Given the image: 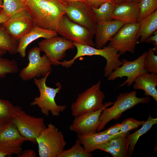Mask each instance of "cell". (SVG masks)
Instances as JSON below:
<instances>
[{
    "label": "cell",
    "mask_w": 157,
    "mask_h": 157,
    "mask_svg": "<svg viewBox=\"0 0 157 157\" xmlns=\"http://www.w3.org/2000/svg\"><path fill=\"white\" fill-rule=\"evenodd\" d=\"M24 3L35 26L57 32L67 3L60 0H26Z\"/></svg>",
    "instance_id": "obj_1"
},
{
    "label": "cell",
    "mask_w": 157,
    "mask_h": 157,
    "mask_svg": "<svg viewBox=\"0 0 157 157\" xmlns=\"http://www.w3.org/2000/svg\"><path fill=\"white\" fill-rule=\"evenodd\" d=\"M51 73H49L45 76L40 78L33 79L34 83L39 90L40 96L35 98L30 105L37 106L42 113L47 116L50 112L53 116H58L60 113L65 110L66 106L65 105H58L55 101L56 95L62 88L61 83H57L56 88L48 86L46 85V80Z\"/></svg>",
    "instance_id": "obj_2"
},
{
    "label": "cell",
    "mask_w": 157,
    "mask_h": 157,
    "mask_svg": "<svg viewBox=\"0 0 157 157\" xmlns=\"http://www.w3.org/2000/svg\"><path fill=\"white\" fill-rule=\"evenodd\" d=\"M135 90L120 94L117 97L112 106L104 109L100 115L98 132L103 129L106 125L113 119H119L122 113L140 104H149L150 98L149 96L139 97Z\"/></svg>",
    "instance_id": "obj_3"
},
{
    "label": "cell",
    "mask_w": 157,
    "mask_h": 157,
    "mask_svg": "<svg viewBox=\"0 0 157 157\" xmlns=\"http://www.w3.org/2000/svg\"><path fill=\"white\" fill-rule=\"evenodd\" d=\"M77 51L73 58L69 60L60 61L59 65L66 67H71L78 58L84 56H99L106 60L104 69V75L108 77L111 73L122 65V63L119 58L121 55L113 49L108 45L99 49L92 46L83 45L74 42Z\"/></svg>",
    "instance_id": "obj_4"
},
{
    "label": "cell",
    "mask_w": 157,
    "mask_h": 157,
    "mask_svg": "<svg viewBox=\"0 0 157 157\" xmlns=\"http://www.w3.org/2000/svg\"><path fill=\"white\" fill-rule=\"evenodd\" d=\"M36 140L40 157H58L67 144L62 132L51 123L41 132Z\"/></svg>",
    "instance_id": "obj_5"
},
{
    "label": "cell",
    "mask_w": 157,
    "mask_h": 157,
    "mask_svg": "<svg viewBox=\"0 0 157 157\" xmlns=\"http://www.w3.org/2000/svg\"><path fill=\"white\" fill-rule=\"evenodd\" d=\"M101 81L79 94L71 105L72 115L74 117L86 113L94 112L104 106L105 95L101 90Z\"/></svg>",
    "instance_id": "obj_6"
},
{
    "label": "cell",
    "mask_w": 157,
    "mask_h": 157,
    "mask_svg": "<svg viewBox=\"0 0 157 157\" xmlns=\"http://www.w3.org/2000/svg\"><path fill=\"white\" fill-rule=\"evenodd\" d=\"M41 51L38 47H35L28 51V63L19 74L23 81L44 77L52 71L51 62L45 54L40 56Z\"/></svg>",
    "instance_id": "obj_7"
},
{
    "label": "cell",
    "mask_w": 157,
    "mask_h": 157,
    "mask_svg": "<svg viewBox=\"0 0 157 157\" xmlns=\"http://www.w3.org/2000/svg\"><path fill=\"white\" fill-rule=\"evenodd\" d=\"M139 27L138 22L124 24L110 41L108 45L121 55L127 51L135 53L136 45L139 42Z\"/></svg>",
    "instance_id": "obj_8"
},
{
    "label": "cell",
    "mask_w": 157,
    "mask_h": 157,
    "mask_svg": "<svg viewBox=\"0 0 157 157\" xmlns=\"http://www.w3.org/2000/svg\"><path fill=\"white\" fill-rule=\"evenodd\" d=\"M12 122L27 141L35 143H37L36 138L46 127L43 118L31 116L22 109L16 113Z\"/></svg>",
    "instance_id": "obj_9"
},
{
    "label": "cell",
    "mask_w": 157,
    "mask_h": 157,
    "mask_svg": "<svg viewBox=\"0 0 157 157\" xmlns=\"http://www.w3.org/2000/svg\"><path fill=\"white\" fill-rule=\"evenodd\" d=\"M57 32L73 42L95 47L93 40L95 34L72 21L66 14L60 20Z\"/></svg>",
    "instance_id": "obj_10"
},
{
    "label": "cell",
    "mask_w": 157,
    "mask_h": 157,
    "mask_svg": "<svg viewBox=\"0 0 157 157\" xmlns=\"http://www.w3.org/2000/svg\"><path fill=\"white\" fill-rule=\"evenodd\" d=\"M65 9L66 15L70 20L95 34L97 22L90 5L85 2L69 3Z\"/></svg>",
    "instance_id": "obj_11"
},
{
    "label": "cell",
    "mask_w": 157,
    "mask_h": 157,
    "mask_svg": "<svg viewBox=\"0 0 157 157\" xmlns=\"http://www.w3.org/2000/svg\"><path fill=\"white\" fill-rule=\"evenodd\" d=\"M27 141L12 122L0 125V151L10 156H18L22 153V146Z\"/></svg>",
    "instance_id": "obj_12"
},
{
    "label": "cell",
    "mask_w": 157,
    "mask_h": 157,
    "mask_svg": "<svg viewBox=\"0 0 157 157\" xmlns=\"http://www.w3.org/2000/svg\"><path fill=\"white\" fill-rule=\"evenodd\" d=\"M147 52V51L144 52L138 58L133 61H129L126 59L122 60V65L114 70L108 76V81H112L117 78H122L126 76L127 77L126 80L118 87L125 85L128 86H131L138 76L147 72L144 65V60Z\"/></svg>",
    "instance_id": "obj_13"
},
{
    "label": "cell",
    "mask_w": 157,
    "mask_h": 157,
    "mask_svg": "<svg viewBox=\"0 0 157 157\" xmlns=\"http://www.w3.org/2000/svg\"><path fill=\"white\" fill-rule=\"evenodd\" d=\"M41 51L51 62L52 65H59V62L66 56V51L74 49L73 42L62 37L58 36L45 39L38 43Z\"/></svg>",
    "instance_id": "obj_14"
},
{
    "label": "cell",
    "mask_w": 157,
    "mask_h": 157,
    "mask_svg": "<svg viewBox=\"0 0 157 157\" xmlns=\"http://www.w3.org/2000/svg\"><path fill=\"white\" fill-rule=\"evenodd\" d=\"M8 33L18 41L31 31L35 25L26 8L13 15L2 24Z\"/></svg>",
    "instance_id": "obj_15"
},
{
    "label": "cell",
    "mask_w": 157,
    "mask_h": 157,
    "mask_svg": "<svg viewBox=\"0 0 157 157\" xmlns=\"http://www.w3.org/2000/svg\"><path fill=\"white\" fill-rule=\"evenodd\" d=\"M114 102H106L104 106L97 110L86 113L74 117L69 129L77 134L92 133L96 132L99 125V118L105 108L112 105Z\"/></svg>",
    "instance_id": "obj_16"
},
{
    "label": "cell",
    "mask_w": 157,
    "mask_h": 157,
    "mask_svg": "<svg viewBox=\"0 0 157 157\" xmlns=\"http://www.w3.org/2000/svg\"><path fill=\"white\" fill-rule=\"evenodd\" d=\"M140 3L126 0L116 3L113 13V20L121 21L124 24L138 22Z\"/></svg>",
    "instance_id": "obj_17"
},
{
    "label": "cell",
    "mask_w": 157,
    "mask_h": 157,
    "mask_svg": "<svg viewBox=\"0 0 157 157\" xmlns=\"http://www.w3.org/2000/svg\"><path fill=\"white\" fill-rule=\"evenodd\" d=\"M125 24L115 20L97 23L95 33V47L102 48L110 41L120 28Z\"/></svg>",
    "instance_id": "obj_18"
},
{
    "label": "cell",
    "mask_w": 157,
    "mask_h": 157,
    "mask_svg": "<svg viewBox=\"0 0 157 157\" xmlns=\"http://www.w3.org/2000/svg\"><path fill=\"white\" fill-rule=\"evenodd\" d=\"M58 35V33L56 31L44 29L35 26L31 31L19 39L17 53L21 57L24 58L26 56L27 47L33 41L40 38H49Z\"/></svg>",
    "instance_id": "obj_19"
},
{
    "label": "cell",
    "mask_w": 157,
    "mask_h": 157,
    "mask_svg": "<svg viewBox=\"0 0 157 157\" xmlns=\"http://www.w3.org/2000/svg\"><path fill=\"white\" fill-rule=\"evenodd\" d=\"M133 88L142 90L147 96H151L157 102V74L143 73L138 76L134 82Z\"/></svg>",
    "instance_id": "obj_20"
},
{
    "label": "cell",
    "mask_w": 157,
    "mask_h": 157,
    "mask_svg": "<svg viewBox=\"0 0 157 157\" xmlns=\"http://www.w3.org/2000/svg\"><path fill=\"white\" fill-rule=\"evenodd\" d=\"M121 133L119 132L117 134L111 135L95 132L92 133L77 134V136L86 150L91 153L98 149L99 147L102 144L118 136Z\"/></svg>",
    "instance_id": "obj_21"
},
{
    "label": "cell",
    "mask_w": 157,
    "mask_h": 157,
    "mask_svg": "<svg viewBox=\"0 0 157 157\" xmlns=\"http://www.w3.org/2000/svg\"><path fill=\"white\" fill-rule=\"evenodd\" d=\"M140 27L138 33L140 37V43L144 42L154 32L157 30V10L138 22Z\"/></svg>",
    "instance_id": "obj_22"
},
{
    "label": "cell",
    "mask_w": 157,
    "mask_h": 157,
    "mask_svg": "<svg viewBox=\"0 0 157 157\" xmlns=\"http://www.w3.org/2000/svg\"><path fill=\"white\" fill-rule=\"evenodd\" d=\"M157 124V119L153 118L150 114L147 120L142 125L140 129L131 134L128 133L127 136L129 141L128 151L130 154H132L135 146L140 136L146 133L151 128L152 126Z\"/></svg>",
    "instance_id": "obj_23"
},
{
    "label": "cell",
    "mask_w": 157,
    "mask_h": 157,
    "mask_svg": "<svg viewBox=\"0 0 157 157\" xmlns=\"http://www.w3.org/2000/svg\"><path fill=\"white\" fill-rule=\"evenodd\" d=\"M115 5L116 3L113 1L106 2L98 7L91 6L95 15L97 23L113 20L112 15Z\"/></svg>",
    "instance_id": "obj_24"
},
{
    "label": "cell",
    "mask_w": 157,
    "mask_h": 157,
    "mask_svg": "<svg viewBox=\"0 0 157 157\" xmlns=\"http://www.w3.org/2000/svg\"><path fill=\"white\" fill-rule=\"evenodd\" d=\"M21 108L14 106L9 101L0 98V125L12 122L14 116Z\"/></svg>",
    "instance_id": "obj_25"
},
{
    "label": "cell",
    "mask_w": 157,
    "mask_h": 157,
    "mask_svg": "<svg viewBox=\"0 0 157 157\" xmlns=\"http://www.w3.org/2000/svg\"><path fill=\"white\" fill-rule=\"evenodd\" d=\"M18 43L7 32L2 24H0V49L10 54L17 53Z\"/></svg>",
    "instance_id": "obj_26"
},
{
    "label": "cell",
    "mask_w": 157,
    "mask_h": 157,
    "mask_svg": "<svg viewBox=\"0 0 157 157\" xmlns=\"http://www.w3.org/2000/svg\"><path fill=\"white\" fill-rule=\"evenodd\" d=\"M129 133V132L122 133L118 136L106 142L109 146L119 152L122 157L127 156L129 143L127 135Z\"/></svg>",
    "instance_id": "obj_27"
},
{
    "label": "cell",
    "mask_w": 157,
    "mask_h": 157,
    "mask_svg": "<svg viewBox=\"0 0 157 157\" xmlns=\"http://www.w3.org/2000/svg\"><path fill=\"white\" fill-rule=\"evenodd\" d=\"M91 153L87 152L77 139L75 144L70 148L64 150L58 157H91Z\"/></svg>",
    "instance_id": "obj_28"
},
{
    "label": "cell",
    "mask_w": 157,
    "mask_h": 157,
    "mask_svg": "<svg viewBox=\"0 0 157 157\" xmlns=\"http://www.w3.org/2000/svg\"><path fill=\"white\" fill-rule=\"evenodd\" d=\"M18 71V65L15 60L0 57V78L4 77L8 74H15Z\"/></svg>",
    "instance_id": "obj_29"
},
{
    "label": "cell",
    "mask_w": 157,
    "mask_h": 157,
    "mask_svg": "<svg viewBox=\"0 0 157 157\" xmlns=\"http://www.w3.org/2000/svg\"><path fill=\"white\" fill-rule=\"evenodd\" d=\"M139 3L140 7L138 22L157 10V0H140Z\"/></svg>",
    "instance_id": "obj_30"
},
{
    "label": "cell",
    "mask_w": 157,
    "mask_h": 157,
    "mask_svg": "<svg viewBox=\"0 0 157 157\" xmlns=\"http://www.w3.org/2000/svg\"><path fill=\"white\" fill-rule=\"evenodd\" d=\"M3 10L9 17L15 13L26 8L21 0H3Z\"/></svg>",
    "instance_id": "obj_31"
},
{
    "label": "cell",
    "mask_w": 157,
    "mask_h": 157,
    "mask_svg": "<svg viewBox=\"0 0 157 157\" xmlns=\"http://www.w3.org/2000/svg\"><path fill=\"white\" fill-rule=\"evenodd\" d=\"M144 65L147 71L157 73V56L155 54L153 48H150L144 60Z\"/></svg>",
    "instance_id": "obj_32"
},
{
    "label": "cell",
    "mask_w": 157,
    "mask_h": 157,
    "mask_svg": "<svg viewBox=\"0 0 157 157\" xmlns=\"http://www.w3.org/2000/svg\"><path fill=\"white\" fill-rule=\"evenodd\" d=\"M145 122L144 121L138 120L131 117L127 118L120 124V132L122 133L129 132L142 125Z\"/></svg>",
    "instance_id": "obj_33"
},
{
    "label": "cell",
    "mask_w": 157,
    "mask_h": 157,
    "mask_svg": "<svg viewBox=\"0 0 157 157\" xmlns=\"http://www.w3.org/2000/svg\"><path fill=\"white\" fill-rule=\"evenodd\" d=\"M98 149L108 152L114 157H122V154L119 152L109 146L106 142L101 144Z\"/></svg>",
    "instance_id": "obj_34"
},
{
    "label": "cell",
    "mask_w": 157,
    "mask_h": 157,
    "mask_svg": "<svg viewBox=\"0 0 157 157\" xmlns=\"http://www.w3.org/2000/svg\"><path fill=\"white\" fill-rule=\"evenodd\" d=\"M120 128V124L117 123L111 126L107 129L101 132H99V133L100 134L114 135L119 133Z\"/></svg>",
    "instance_id": "obj_35"
},
{
    "label": "cell",
    "mask_w": 157,
    "mask_h": 157,
    "mask_svg": "<svg viewBox=\"0 0 157 157\" xmlns=\"http://www.w3.org/2000/svg\"><path fill=\"white\" fill-rule=\"evenodd\" d=\"M144 42L147 44L152 43L154 47L153 49L155 53L157 52V30L150 36Z\"/></svg>",
    "instance_id": "obj_36"
},
{
    "label": "cell",
    "mask_w": 157,
    "mask_h": 157,
    "mask_svg": "<svg viewBox=\"0 0 157 157\" xmlns=\"http://www.w3.org/2000/svg\"><path fill=\"white\" fill-rule=\"evenodd\" d=\"M86 2L91 6L98 7L102 3L106 2L113 1L111 0H85Z\"/></svg>",
    "instance_id": "obj_37"
},
{
    "label": "cell",
    "mask_w": 157,
    "mask_h": 157,
    "mask_svg": "<svg viewBox=\"0 0 157 157\" xmlns=\"http://www.w3.org/2000/svg\"><path fill=\"white\" fill-rule=\"evenodd\" d=\"M19 157H35L36 156L35 152L33 150H26L23 151L18 156Z\"/></svg>",
    "instance_id": "obj_38"
},
{
    "label": "cell",
    "mask_w": 157,
    "mask_h": 157,
    "mask_svg": "<svg viewBox=\"0 0 157 157\" xmlns=\"http://www.w3.org/2000/svg\"><path fill=\"white\" fill-rule=\"evenodd\" d=\"M9 17L2 11L0 13V24L5 22Z\"/></svg>",
    "instance_id": "obj_39"
},
{
    "label": "cell",
    "mask_w": 157,
    "mask_h": 157,
    "mask_svg": "<svg viewBox=\"0 0 157 157\" xmlns=\"http://www.w3.org/2000/svg\"><path fill=\"white\" fill-rule=\"evenodd\" d=\"M67 3L73 2H82L86 3L85 0H66Z\"/></svg>",
    "instance_id": "obj_40"
},
{
    "label": "cell",
    "mask_w": 157,
    "mask_h": 157,
    "mask_svg": "<svg viewBox=\"0 0 157 157\" xmlns=\"http://www.w3.org/2000/svg\"><path fill=\"white\" fill-rule=\"evenodd\" d=\"M9 156L10 155L0 151V157H5Z\"/></svg>",
    "instance_id": "obj_41"
},
{
    "label": "cell",
    "mask_w": 157,
    "mask_h": 157,
    "mask_svg": "<svg viewBox=\"0 0 157 157\" xmlns=\"http://www.w3.org/2000/svg\"><path fill=\"white\" fill-rule=\"evenodd\" d=\"M7 52L5 51L0 49V57H2L3 55L5 54Z\"/></svg>",
    "instance_id": "obj_42"
},
{
    "label": "cell",
    "mask_w": 157,
    "mask_h": 157,
    "mask_svg": "<svg viewBox=\"0 0 157 157\" xmlns=\"http://www.w3.org/2000/svg\"><path fill=\"white\" fill-rule=\"evenodd\" d=\"M3 0H0V13L3 10Z\"/></svg>",
    "instance_id": "obj_43"
},
{
    "label": "cell",
    "mask_w": 157,
    "mask_h": 157,
    "mask_svg": "<svg viewBox=\"0 0 157 157\" xmlns=\"http://www.w3.org/2000/svg\"><path fill=\"white\" fill-rule=\"evenodd\" d=\"M111 0L116 3H117L121 2L122 1H125L126 0Z\"/></svg>",
    "instance_id": "obj_44"
},
{
    "label": "cell",
    "mask_w": 157,
    "mask_h": 157,
    "mask_svg": "<svg viewBox=\"0 0 157 157\" xmlns=\"http://www.w3.org/2000/svg\"><path fill=\"white\" fill-rule=\"evenodd\" d=\"M134 1L137 3H139L140 0H126Z\"/></svg>",
    "instance_id": "obj_45"
},
{
    "label": "cell",
    "mask_w": 157,
    "mask_h": 157,
    "mask_svg": "<svg viewBox=\"0 0 157 157\" xmlns=\"http://www.w3.org/2000/svg\"><path fill=\"white\" fill-rule=\"evenodd\" d=\"M65 3H67V2H66V0H60Z\"/></svg>",
    "instance_id": "obj_46"
},
{
    "label": "cell",
    "mask_w": 157,
    "mask_h": 157,
    "mask_svg": "<svg viewBox=\"0 0 157 157\" xmlns=\"http://www.w3.org/2000/svg\"><path fill=\"white\" fill-rule=\"evenodd\" d=\"M26 0H21V1L24 3V2L26 1Z\"/></svg>",
    "instance_id": "obj_47"
}]
</instances>
